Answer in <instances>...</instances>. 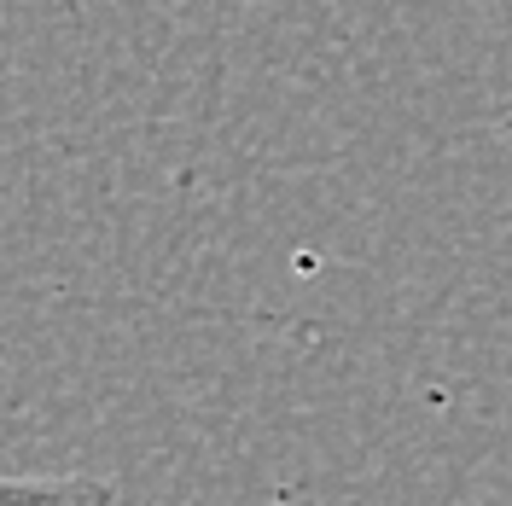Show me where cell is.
Segmentation results:
<instances>
[{
    "mask_svg": "<svg viewBox=\"0 0 512 506\" xmlns=\"http://www.w3.org/2000/svg\"><path fill=\"white\" fill-rule=\"evenodd\" d=\"M0 506H117V489L99 477H0Z\"/></svg>",
    "mask_w": 512,
    "mask_h": 506,
    "instance_id": "cell-1",
    "label": "cell"
}]
</instances>
